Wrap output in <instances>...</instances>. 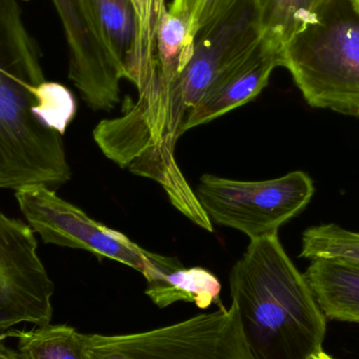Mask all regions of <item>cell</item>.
<instances>
[{
    "instance_id": "1",
    "label": "cell",
    "mask_w": 359,
    "mask_h": 359,
    "mask_svg": "<svg viewBox=\"0 0 359 359\" xmlns=\"http://www.w3.org/2000/svg\"><path fill=\"white\" fill-rule=\"evenodd\" d=\"M46 86L18 2L0 0V188H53L71 180L63 136L50 128Z\"/></svg>"
},
{
    "instance_id": "2",
    "label": "cell",
    "mask_w": 359,
    "mask_h": 359,
    "mask_svg": "<svg viewBox=\"0 0 359 359\" xmlns=\"http://www.w3.org/2000/svg\"><path fill=\"white\" fill-rule=\"evenodd\" d=\"M230 295L255 359H312L327 318L278 233L250 240L229 274Z\"/></svg>"
},
{
    "instance_id": "3",
    "label": "cell",
    "mask_w": 359,
    "mask_h": 359,
    "mask_svg": "<svg viewBox=\"0 0 359 359\" xmlns=\"http://www.w3.org/2000/svg\"><path fill=\"white\" fill-rule=\"evenodd\" d=\"M306 102L359 119V14L349 0H324L283 48Z\"/></svg>"
},
{
    "instance_id": "4",
    "label": "cell",
    "mask_w": 359,
    "mask_h": 359,
    "mask_svg": "<svg viewBox=\"0 0 359 359\" xmlns=\"http://www.w3.org/2000/svg\"><path fill=\"white\" fill-rule=\"evenodd\" d=\"M15 198L27 224L46 244L114 259L140 272L147 280L182 265L177 257L149 252L122 232L95 221L46 184L22 186L15 190Z\"/></svg>"
},
{
    "instance_id": "5",
    "label": "cell",
    "mask_w": 359,
    "mask_h": 359,
    "mask_svg": "<svg viewBox=\"0 0 359 359\" xmlns=\"http://www.w3.org/2000/svg\"><path fill=\"white\" fill-rule=\"evenodd\" d=\"M88 359L255 358L231 304L143 332L88 335Z\"/></svg>"
},
{
    "instance_id": "6",
    "label": "cell",
    "mask_w": 359,
    "mask_h": 359,
    "mask_svg": "<svg viewBox=\"0 0 359 359\" xmlns=\"http://www.w3.org/2000/svg\"><path fill=\"white\" fill-rule=\"evenodd\" d=\"M194 194L211 223L255 240L278 233L284 224L299 215L313 196L314 184L304 172L264 181L206 174L201 177Z\"/></svg>"
},
{
    "instance_id": "7",
    "label": "cell",
    "mask_w": 359,
    "mask_h": 359,
    "mask_svg": "<svg viewBox=\"0 0 359 359\" xmlns=\"http://www.w3.org/2000/svg\"><path fill=\"white\" fill-rule=\"evenodd\" d=\"M29 224L0 211V332L20 324L48 326L55 286Z\"/></svg>"
},
{
    "instance_id": "8",
    "label": "cell",
    "mask_w": 359,
    "mask_h": 359,
    "mask_svg": "<svg viewBox=\"0 0 359 359\" xmlns=\"http://www.w3.org/2000/svg\"><path fill=\"white\" fill-rule=\"evenodd\" d=\"M262 38L255 0H238L196 34L191 58L180 75V93L189 113L228 69L259 46Z\"/></svg>"
},
{
    "instance_id": "9",
    "label": "cell",
    "mask_w": 359,
    "mask_h": 359,
    "mask_svg": "<svg viewBox=\"0 0 359 359\" xmlns=\"http://www.w3.org/2000/svg\"><path fill=\"white\" fill-rule=\"evenodd\" d=\"M69 46V77L93 111L120 102L121 72L103 46L83 0H53Z\"/></svg>"
},
{
    "instance_id": "10",
    "label": "cell",
    "mask_w": 359,
    "mask_h": 359,
    "mask_svg": "<svg viewBox=\"0 0 359 359\" xmlns=\"http://www.w3.org/2000/svg\"><path fill=\"white\" fill-rule=\"evenodd\" d=\"M283 65V48L267 38L228 69L190 111L182 133L209 123L257 98L267 86L272 72Z\"/></svg>"
},
{
    "instance_id": "11",
    "label": "cell",
    "mask_w": 359,
    "mask_h": 359,
    "mask_svg": "<svg viewBox=\"0 0 359 359\" xmlns=\"http://www.w3.org/2000/svg\"><path fill=\"white\" fill-rule=\"evenodd\" d=\"M306 280L327 320L359 324V265L337 259H316Z\"/></svg>"
},
{
    "instance_id": "12",
    "label": "cell",
    "mask_w": 359,
    "mask_h": 359,
    "mask_svg": "<svg viewBox=\"0 0 359 359\" xmlns=\"http://www.w3.org/2000/svg\"><path fill=\"white\" fill-rule=\"evenodd\" d=\"M221 291V283L208 270L182 266L147 280L145 294L161 309L177 302H186L205 310L212 305L224 307Z\"/></svg>"
},
{
    "instance_id": "13",
    "label": "cell",
    "mask_w": 359,
    "mask_h": 359,
    "mask_svg": "<svg viewBox=\"0 0 359 359\" xmlns=\"http://www.w3.org/2000/svg\"><path fill=\"white\" fill-rule=\"evenodd\" d=\"M90 20L109 56L126 79L136 39V18L130 0H83Z\"/></svg>"
},
{
    "instance_id": "14",
    "label": "cell",
    "mask_w": 359,
    "mask_h": 359,
    "mask_svg": "<svg viewBox=\"0 0 359 359\" xmlns=\"http://www.w3.org/2000/svg\"><path fill=\"white\" fill-rule=\"evenodd\" d=\"M136 18V39L126 79L141 90L156 72V50L160 23L168 11L165 0H130Z\"/></svg>"
},
{
    "instance_id": "15",
    "label": "cell",
    "mask_w": 359,
    "mask_h": 359,
    "mask_svg": "<svg viewBox=\"0 0 359 359\" xmlns=\"http://www.w3.org/2000/svg\"><path fill=\"white\" fill-rule=\"evenodd\" d=\"M13 337L19 359H88V334L67 325H48L32 330H13L0 339Z\"/></svg>"
},
{
    "instance_id": "16",
    "label": "cell",
    "mask_w": 359,
    "mask_h": 359,
    "mask_svg": "<svg viewBox=\"0 0 359 359\" xmlns=\"http://www.w3.org/2000/svg\"><path fill=\"white\" fill-rule=\"evenodd\" d=\"M263 36L285 44L314 20L324 0H255Z\"/></svg>"
},
{
    "instance_id": "17",
    "label": "cell",
    "mask_w": 359,
    "mask_h": 359,
    "mask_svg": "<svg viewBox=\"0 0 359 359\" xmlns=\"http://www.w3.org/2000/svg\"><path fill=\"white\" fill-rule=\"evenodd\" d=\"M303 259H337L359 265V233L337 224L308 228L302 236Z\"/></svg>"
},
{
    "instance_id": "18",
    "label": "cell",
    "mask_w": 359,
    "mask_h": 359,
    "mask_svg": "<svg viewBox=\"0 0 359 359\" xmlns=\"http://www.w3.org/2000/svg\"><path fill=\"white\" fill-rule=\"evenodd\" d=\"M238 0H174L170 11L189 25L190 33L196 34L203 27L225 14Z\"/></svg>"
},
{
    "instance_id": "19",
    "label": "cell",
    "mask_w": 359,
    "mask_h": 359,
    "mask_svg": "<svg viewBox=\"0 0 359 359\" xmlns=\"http://www.w3.org/2000/svg\"><path fill=\"white\" fill-rule=\"evenodd\" d=\"M0 359H19L17 352L0 343Z\"/></svg>"
},
{
    "instance_id": "20",
    "label": "cell",
    "mask_w": 359,
    "mask_h": 359,
    "mask_svg": "<svg viewBox=\"0 0 359 359\" xmlns=\"http://www.w3.org/2000/svg\"><path fill=\"white\" fill-rule=\"evenodd\" d=\"M312 359H334L332 358V356L329 355V354H327L326 352H324V350L323 351H320V353L316 354V356H313Z\"/></svg>"
},
{
    "instance_id": "21",
    "label": "cell",
    "mask_w": 359,
    "mask_h": 359,
    "mask_svg": "<svg viewBox=\"0 0 359 359\" xmlns=\"http://www.w3.org/2000/svg\"><path fill=\"white\" fill-rule=\"evenodd\" d=\"M25 1H27V0H25Z\"/></svg>"
}]
</instances>
